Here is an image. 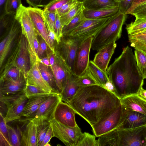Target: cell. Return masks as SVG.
I'll list each match as a JSON object with an SVG mask.
<instances>
[{"instance_id":"obj_48","label":"cell","mask_w":146,"mask_h":146,"mask_svg":"<svg viewBox=\"0 0 146 146\" xmlns=\"http://www.w3.org/2000/svg\"><path fill=\"white\" fill-rule=\"evenodd\" d=\"M56 13L55 12L44 11H43V15L44 20L54 31L56 19Z\"/></svg>"},{"instance_id":"obj_37","label":"cell","mask_w":146,"mask_h":146,"mask_svg":"<svg viewBox=\"0 0 146 146\" xmlns=\"http://www.w3.org/2000/svg\"><path fill=\"white\" fill-rule=\"evenodd\" d=\"M146 28V18L135 19L126 25V29L128 35L132 34Z\"/></svg>"},{"instance_id":"obj_33","label":"cell","mask_w":146,"mask_h":146,"mask_svg":"<svg viewBox=\"0 0 146 146\" xmlns=\"http://www.w3.org/2000/svg\"><path fill=\"white\" fill-rule=\"evenodd\" d=\"M0 146H11L7 123L4 117L0 113Z\"/></svg>"},{"instance_id":"obj_1","label":"cell","mask_w":146,"mask_h":146,"mask_svg":"<svg viewBox=\"0 0 146 146\" xmlns=\"http://www.w3.org/2000/svg\"><path fill=\"white\" fill-rule=\"evenodd\" d=\"M68 104L91 126L108 116L121 104L112 91L98 84L80 87Z\"/></svg>"},{"instance_id":"obj_29","label":"cell","mask_w":146,"mask_h":146,"mask_svg":"<svg viewBox=\"0 0 146 146\" xmlns=\"http://www.w3.org/2000/svg\"><path fill=\"white\" fill-rule=\"evenodd\" d=\"M82 3L83 8L95 10L119 6V1L115 0H85Z\"/></svg>"},{"instance_id":"obj_18","label":"cell","mask_w":146,"mask_h":146,"mask_svg":"<svg viewBox=\"0 0 146 146\" xmlns=\"http://www.w3.org/2000/svg\"><path fill=\"white\" fill-rule=\"evenodd\" d=\"M123 107L121 123L117 129H128L146 126V115L138 112L127 110Z\"/></svg>"},{"instance_id":"obj_45","label":"cell","mask_w":146,"mask_h":146,"mask_svg":"<svg viewBox=\"0 0 146 146\" xmlns=\"http://www.w3.org/2000/svg\"><path fill=\"white\" fill-rule=\"evenodd\" d=\"M79 2L76 0H70L56 10V12L60 17L74 7Z\"/></svg>"},{"instance_id":"obj_25","label":"cell","mask_w":146,"mask_h":146,"mask_svg":"<svg viewBox=\"0 0 146 146\" xmlns=\"http://www.w3.org/2000/svg\"><path fill=\"white\" fill-rule=\"evenodd\" d=\"M23 132H21V146H37V125L29 120Z\"/></svg>"},{"instance_id":"obj_5","label":"cell","mask_w":146,"mask_h":146,"mask_svg":"<svg viewBox=\"0 0 146 146\" xmlns=\"http://www.w3.org/2000/svg\"><path fill=\"white\" fill-rule=\"evenodd\" d=\"M15 18L20 24L22 33L27 40L31 66L36 61L40 60L36 52L34 45L35 37L38 33L31 19L27 7L22 4L15 15Z\"/></svg>"},{"instance_id":"obj_56","label":"cell","mask_w":146,"mask_h":146,"mask_svg":"<svg viewBox=\"0 0 146 146\" xmlns=\"http://www.w3.org/2000/svg\"><path fill=\"white\" fill-rule=\"evenodd\" d=\"M140 98L146 101V90L142 86L137 94Z\"/></svg>"},{"instance_id":"obj_10","label":"cell","mask_w":146,"mask_h":146,"mask_svg":"<svg viewBox=\"0 0 146 146\" xmlns=\"http://www.w3.org/2000/svg\"><path fill=\"white\" fill-rule=\"evenodd\" d=\"M4 31L7 35L0 44L1 68L10 52L14 40L22 32L21 25L15 17L9 21L1 32Z\"/></svg>"},{"instance_id":"obj_24","label":"cell","mask_w":146,"mask_h":146,"mask_svg":"<svg viewBox=\"0 0 146 146\" xmlns=\"http://www.w3.org/2000/svg\"><path fill=\"white\" fill-rule=\"evenodd\" d=\"M82 11L85 17L88 19L110 18L114 16L120 11L119 6L95 10H89L83 8Z\"/></svg>"},{"instance_id":"obj_28","label":"cell","mask_w":146,"mask_h":146,"mask_svg":"<svg viewBox=\"0 0 146 146\" xmlns=\"http://www.w3.org/2000/svg\"><path fill=\"white\" fill-rule=\"evenodd\" d=\"M76 76L73 74L68 80L60 94L62 101L68 103L72 99L80 88L75 82Z\"/></svg>"},{"instance_id":"obj_52","label":"cell","mask_w":146,"mask_h":146,"mask_svg":"<svg viewBox=\"0 0 146 146\" xmlns=\"http://www.w3.org/2000/svg\"><path fill=\"white\" fill-rule=\"evenodd\" d=\"M44 21L47 28L48 36L51 44L53 49L55 50L54 42L55 41H56L55 34L54 31L51 29L48 23L45 20Z\"/></svg>"},{"instance_id":"obj_32","label":"cell","mask_w":146,"mask_h":146,"mask_svg":"<svg viewBox=\"0 0 146 146\" xmlns=\"http://www.w3.org/2000/svg\"><path fill=\"white\" fill-rule=\"evenodd\" d=\"M48 67L40 62L39 68L42 77L50 86L53 92L58 93L54 76L53 74L50 72Z\"/></svg>"},{"instance_id":"obj_41","label":"cell","mask_w":146,"mask_h":146,"mask_svg":"<svg viewBox=\"0 0 146 146\" xmlns=\"http://www.w3.org/2000/svg\"><path fill=\"white\" fill-rule=\"evenodd\" d=\"M131 15L134 16L135 19L146 18V1L139 5L127 15Z\"/></svg>"},{"instance_id":"obj_59","label":"cell","mask_w":146,"mask_h":146,"mask_svg":"<svg viewBox=\"0 0 146 146\" xmlns=\"http://www.w3.org/2000/svg\"><path fill=\"white\" fill-rule=\"evenodd\" d=\"M34 45L35 51L37 54L39 46V41L37 39V36L35 37L34 42Z\"/></svg>"},{"instance_id":"obj_4","label":"cell","mask_w":146,"mask_h":146,"mask_svg":"<svg viewBox=\"0 0 146 146\" xmlns=\"http://www.w3.org/2000/svg\"><path fill=\"white\" fill-rule=\"evenodd\" d=\"M7 60L2 69L0 78L3 76L11 68L16 67L21 72L26 81L27 73L31 67L30 60L28 42L22 32Z\"/></svg>"},{"instance_id":"obj_55","label":"cell","mask_w":146,"mask_h":146,"mask_svg":"<svg viewBox=\"0 0 146 146\" xmlns=\"http://www.w3.org/2000/svg\"><path fill=\"white\" fill-rule=\"evenodd\" d=\"M146 1V0H133L131 5L125 14L127 15L128 13L132 11L137 5Z\"/></svg>"},{"instance_id":"obj_62","label":"cell","mask_w":146,"mask_h":146,"mask_svg":"<svg viewBox=\"0 0 146 146\" xmlns=\"http://www.w3.org/2000/svg\"><path fill=\"white\" fill-rule=\"evenodd\" d=\"M49 143H47L46 145H45V146H51L49 144Z\"/></svg>"},{"instance_id":"obj_50","label":"cell","mask_w":146,"mask_h":146,"mask_svg":"<svg viewBox=\"0 0 146 146\" xmlns=\"http://www.w3.org/2000/svg\"><path fill=\"white\" fill-rule=\"evenodd\" d=\"M133 0H121L119 2L120 11L125 14L131 7Z\"/></svg>"},{"instance_id":"obj_39","label":"cell","mask_w":146,"mask_h":146,"mask_svg":"<svg viewBox=\"0 0 146 146\" xmlns=\"http://www.w3.org/2000/svg\"><path fill=\"white\" fill-rule=\"evenodd\" d=\"M96 136L87 132L83 133L76 146H96Z\"/></svg>"},{"instance_id":"obj_46","label":"cell","mask_w":146,"mask_h":146,"mask_svg":"<svg viewBox=\"0 0 146 146\" xmlns=\"http://www.w3.org/2000/svg\"><path fill=\"white\" fill-rule=\"evenodd\" d=\"M24 92L27 97L36 94L49 93L46 92L37 86L27 84L24 90Z\"/></svg>"},{"instance_id":"obj_40","label":"cell","mask_w":146,"mask_h":146,"mask_svg":"<svg viewBox=\"0 0 146 146\" xmlns=\"http://www.w3.org/2000/svg\"><path fill=\"white\" fill-rule=\"evenodd\" d=\"M11 146H20L21 132L7 125Z\"/></svg>"},{"instance_id":"obj_11","label":"cell","mask_w":146,"mask_h":146,"mask_svg":"<svg viewBox=\"0 0 146 146\" xmlns=\"http://www.w3.org/2000/svg\"><path fill=\"white\" fill-rule=\"evenodd\" d=\"M123 107L120 105L111 113L91 126L96 137L117 129L120 125L123 116Z\"/></svg>"},{"instance_id":"obj_8","label":"cell","mask_w":146,"mask_h":146,"mask_svg":"<svg viewBox=\"0 0 146 146\" xmlns=\"http://www.w3.org/2000/svg\"><path fill=\"white\" fill-rule=\"evenodd\" d=\"M55 54L54 63L50 67L54 76L58 92L60 95L73 73L57 50L55 51Z\"/></svg>"},{"instance_id":"obj_60","label":"cell","mask_w":146,"mask_h":146,"mask_svg":"<svg viewBox=\"0 0 146 146\" xmlns=\"http://www.w3.org/2000/svg\"><path fill=\"white\" fill-rule=\"evenodd\" d=\"M144 146H146V126L144 132Z\"/></svg>"},{"instance_id":"obj_47","label":"cell","mask_w":146,"mask_h":146,"mask_svg":"<svg viewBox=\"0 0 146 146\" xmlns=\"http://www.w3.org/2000/svg\"><path fill=\"white\" fill-rule=\"evenodd\" d=\"M62 28L63 26L60 21V16L56 13L54 32L56 35V41L57 45L59 44L62 36Z\"/></svg>"},{"instance_id":"obj_27","label":"cell","mask_w":146,"mask_h":146,"mask_svg":"<svg viewBox=\"0 0 146 146\" xmlns=\"http://www.w3.org/2000/svg\"><path fill=\"white\" fill-rule=\"evenodd\" d=\"M96 146H119L118 130L115 129L98 137Z\"/></svg>"},{"instance_id":"obj_17","label":"cell","mask_w":146,"mask_h":146,"mask_svg":"<svg viewBox=\"0 0 146 146\" xmlns=\"http://www.w3.org/2000/svg\"><path fill=\"white\" fill-rule=\"evenodd\" d=\"M76 113L70 106L62 101L57 107L54 118L63 125L69 127H74L78 126L75 118Z\"/></svg>"},{"instance_id":"obj_34","label":"cell","mask_w":146,"mask_h":146,"mask_svg":"<svg viewBox=\"0 0 146 146\" xmlns=\"http://www.w3.org/2000/svg\"><path fill=\"white\" fill-rule=\"evenodd\" d=\"M134 55L139 70L144 79H146V53L135 49Z\"/></svg>"},{"instance_id":"obj_36","label":"cell","mask_w":146,"mask_h":146,"mask_svg":"<svg viewBox=\"0 0 146 146\" xmlns=\"http://www.w3.org/2000/svg\"><path fill=\"white\" fill-rule=\"evenodd\" d=\"M83 3L79 2L77 5L68 12L60 17L63 27L67 25L82 9Z\"/></svg>"},{"instance_id":"obj_57","label":"cell","mask_w":146,"mask_h":146,"mask_svg":"<svg viewBox=\"0 0 146 146\" xmlns=\"http://www.w3.org/2000/svg\"><path fill=\"white\" fill-rule=\"evenodd\" d=\"M131 46L133 47L135 49L140 50L146 53V44H131Z\"/></svg>"},{"instance_id":"obj_19","label":"cell","mask_w":146,"mask_h":146,"mask_svg":"<svg viewBox=\"0 0 146 146\" xmlns=\"http://www.w3.org/2000/svg\"><path fill=\"white\" fill-rule=\"evenodd\" d=\"M40 62V60H36L31 66L27 74V84L37 86L48 93H54L50 86L45 80L41 74L39 68Z\"/></svg>"},{"instance_id":"obj_53","label":"cell","mask_w":146,"mask_h":146,"mask_svg":"<svg viewBox=\"0 0 146 146\" xmlns=\"http://www.w3.org/2000/svg\"><path fill=\"white\" fill-rule=\"evenodd\" d=\"M53 137V132L51 123L40 146H45L47 143L49 142L51 138Z\"/></svg>"},{"instance_id":"obj_6","label":"cell","mask_w":146,"mask_h":146,"mask_svg":"<svg viewBox=\"0 0 146 146\" xmlns=\"http://www.w3.org/2000/svg\"><path fill=\"white\" fill-rule=\"evenodd\" d=\"M113 17L100 19H86L77 27L65 36H68L73 40L82 41L94 36Z\"/></svg>"},{"instance_id":"obj_49","label":"cell","mask_w":146,"mask_h":146,"mask_svg":"<svg viewBox=\"0 0 146 146\" xmlns=\"http://www.w3.org/2000/svg\"><path fill=\"white\" fill-rule=\"evenodd\" d=\"M53 0H26L30 6L38 8L39 7H45Z\"/></svg>"},{"instance_id":"obj_44","label":"cell","mask_w":146,"mask_h":146,"mask_svg":"<svg viewBox=\"0 0 146 146\" xmlns=\"http://www.w3.org/2000/svg\"><path fill=\"white\" fill-rule=\"evenodd\" d=\"M70 0H53L44 8V11L55 12L56 10Z\"/></svg>"},{"instance_id":"obj_7","label":"cell","mask_w":146,"mask_h":146,"mask_svg":"<svg viewBox=\"0 0 146 146\" xmlns=\"http://www.w3.org/2000/svg\"><path fill=\"white\" fill-rule=\"evenodd\" d=\"M28 100L24 92L17 94L0 95V101L5 104L7 111L4 117L7 122L19 119L22 116L23 111Z\"/></svg>"},{"instance_id":"obj_61","label":"cell","mask_w":146,"mask_h":146,"mask_svg":"<svg viewBox=\"0 0 146 146\" xmlns=\"http://www.w3.org/2000/svg\"><path fill=\"white\" fill-rule=\"evenodd\" d=\"M78 2L83 3L85 0H76Z\"/></svg>"},{"instance_id":"obj_14","label":"cell","mask_w":146,"mask_h":146,"mask_svg":"<svg viewBox=\"0 0 146 146\" xmlns=\"http://www.w3.org/2000/svg\"><path fill=\"white\" fill-rule=\"evenodd\" d=\"M62 101L60 94L55 93L40 106L36 111L27 119H35L50 121L54 118L56 109Z\"/></svg>"},{"instance_id":"obj_15","label":"cell","mask_w":146,"mask_h":146,"mask_svg":"<svg viewBox=\"0 0 146 146\" xmlns=\"http://www.w3.org/2000/svg\"><path fill=\"white\" fill-rule=\"evenodd\" d=\"M82 42L73 40L67 36H62L58 45L57 51L72 71L76 51Z\"/></svg>"},{"instance_id":"obj_58","label":"cell","mask_w":146,"mask_h":146,"mask_svg":"<svg viewBox=\"0 0 146 146\" xmlns=\"http://www.w3.org/2000/svg\"><path fill=\"white\" fill-rule=\"evenodd\" d=\"M40 62H42L48 67L50 66V63L49 58L47 55V56L45 57L42 59H40Z\"/></svg>"},{"instance_id":"obj_9","label":"cell","mask_w":146,"mask_h":146,"mask_svg":"<svg viewBox=\"0 0 146 146\" xmlns=\"http://www.w3.org/2000/svg\"><path fill=\"white\" fill-rule=\"evenodd\" d=\"M53 137L59 139L66 146H76L83 133L78 125L74 127L63 125L54 118L50 121Z\"/></svg>"},{"instance_id":"obj_23","label":"cell","mask_w":146,"mask_h":146,"mask_svg":"<svg viewBox=\"0 0 146 146\" xmlns=\"http://www.w3.org/2000/svg\"><path fill=\"white\" fill-rule=\"evenodd\" d=\"M121 100V104L126 110L138 112L146 115V101L137 95L129 96Z\"/></svg>"},{"instance_id":"obj_38","label":"cell","mask_w":146,"mask_h":146,"mask_svg":"<svg viewBox=\"0 0 146 146\" xmlns=\"http://www.w3.org/2000/svg\"><path fill=\"white\" fill-rule=\"evenodd\" d=\"M131 44H146V28L134 33L128 35Z\"/></svg>"},{"instance_id":"obj_22","label":"cell","mask_w":146,"mask_h":146,"mask_svg":"<svg viewBox=\"0 0 146 146\" xmlns=\"http://www.w3.org/2000/svg\"><path fill=\"white\" fill-rule=\"evenodd\" d=\"M55 93L36 94L27 97L28 100L23 111L22 116L27 118L31 117L41 104Z\"/></svg>"},{"instance_id":"obj_21","label":"cell","mask_w":146,"mask_h":146,"mask_svg":"<svg viewBox=\"0 0 146 146\" xmlns=\"http://www.w3.org/2000/svg\"><path fill=\"white\" fill-rule=\"evenodd\" d=\"M26 81L23 76L17 80H6L0 81V95L7 96L23 92Z\"/></svg>"},{"instance_id":"obj_63","label":"cell","mask_w":146,"mask_h":146,"mask_svg":"<svg viewBox=\"0 0 146 146\" xmlns=\"http://www.w3.org/2000/svg\"><path fill=\"white\" fill-rule=\"evenodd\" d=\"M115 0L117 1H119V2L121 0Z\"/></svg>"},{"instance_id":"obj_2","label":"cell","mask_w":146,"mask_h":146,"mask_svg":"<svg viewBox=\"0 0 146 146\" xmlns=\"http://www.w3.org/2000/svg\"><path fill=\"white\" fill-rule=\"evenodd\" d=\"M106 73L113 92L120 100L137 95L144 84V78L138 68L134 54L129 46L107 69Z\"/></svg>"},{"instance_id":"obj_54","label":"cell","mask_w":146,"mask_h":146,"mask_svg":"<svg viewBox=\"0 0 146 146\" xmlns=\"http://www.w3.org/2000/svg\"><path fill=\"white\" fill-rule=\"evenodd\" d=\"M7 0H0V18L6 13L5 11V6Z\"/></svg>"},{"instance_id":"obj_3","label":"cell","mask_w":146,"mask_h":146,"mask_svg":"<svg viewBox=\"0 0 146 146\" xmlns=\"http://www.w3.org/2000/svg\"><path fill=\"white\" fill-rule=\"evenodd\" d=\"M126 15L120 11L93 36L91 46L92 50L98 51L121 37Z\"/></svg>"},{"instance_id":"obj_31","label":"cell","mask_w":146,"mask_h":146,"mask_svg":"<svg viewBox=\"0 0 146 146\" xmlns=\"http://www.w3.org/2000/svg\"><path fill=\"white\" fill-rule=\"evenodd\" d=\"M86 19L82 10L67 25L63 27L62 31V36H66L69 34Z\"/></svg>"},{"instance_id":"obj_26","label":"cell","mask_w":146,"mask_h":146,"mask_svg":"<svg viewBox=\"0 0 146 146\" xmlns=\"http://www.w3.org/2000/svg\"><path fill=\"white\" fill-rule=\"evenodd\" d=\"M88 69L98 85L107 88L108 86H112L106 73L98 68L92 61H90Z\"/></svg>"},{"instance_id":"obj_13","label":"cell","mask_w":146,"mask_h":146,"mask_svg":"<svg viewBox=\"0 0 146 146\" xmlns=\"http://www.w3.org/2000/svg\"><path fill=\"white\" fill-rule=\"evenodd\" d=\"M146 126L128 129H118L119 146H144Z\"/></svg>"},{"instance_id":"obj_42","label":"cell","mask_w":146,"mask_h":146,"mask_svg":"<svg viewBox=\"0 0 146 146\" xmlns=\"http://www.w3.org/2000/svg\"><path fill=\"white\" fill-rule=\"evenodd\" d=\"M23 76L18 68L13 67L10 69L3 76L0 78V81L6 80H18Z\"/></svg>"},{"instance_id":"obj_30","label":"cell","mask_w":146,"mask_h":146,"mask_svg":"<svg viewBox=\"0 0 146 146\" xmlns=\"http://www.w3.org/2000/svg\"><path fill=\"white\" fill-rule=\"evenodd\" d=\"M32 120L37 125V146H40L51 125L50 121L32 119H28Z\"/></svg>"},{"instance_id":"obj_12","label":"cell","mask_w":146,"mask_h":146,"mask_svg":"<svg viewBox=\"0 0 146 146\" xmlns=\"http://www.w3.org/2000/svg\"><path fill=\"white\" fill-rule=\"evenodd\" d=\"M93 36L90 37L80 44L76 53L72 70L73 74L79 76L87 69L90 62L89 55Z\"/></svg>"},{"instance_id":"obj_20","label":"cell","mask_w":146,"mask_h":146,"mask_svg":"<svg viewBox=\"0 0 146 146\" xmlns=\"http://www.w3.org/2000/svg\"><path fill=\"white\" fill-rule=\"evenodd\" d=\"M115 42L113 41L99 50L93 61L98 68L105 72L117 46Z\"/></svg>"},{"instance_id":"obj_51","label":"cell","mask_w":146,"mask_h":146,"mask_svg":"<svg viewBox=\"0 0 146 146\" xmlns=\"http://www.w3.org/2000/svg\"><path fill=\"white\" fill-rule=\"evenodd\" d=\"M48 45L45 41L42 38L39 42V46L37 52L38 56L41 59L47 50Z\"/></svg>"},{"instance_id":"obj_16","label":"cell","mask_w":146,"mask_h":146,"mask_svg":"<svg viewBox=\"0 0 146 146\" xmlns=\"http://www.w3.org/2000/svg\"><path fill=\"white\" fill-rule=\"evenodd\" d=\"M27 8L31 19L38 33L45 41L50 50L55 52V51L52 48L49 39L43 15V10L30 6L27 7Z\"/></svg>"},{"instance_id":"obj_35","label":"cell","mask_w":146,"mask_h":146,"mask_svg":"<svg viewBox=\"0 0 146 146\" xmlns=\"http://www.w3.org/2000/svg\"><path fill=\"white\" fill-rule=\"evenodd\" d=\"M75 82L80 87L98 84L88 68L81 76L78 77L76 76Z\"/></svg>"},{"instance_id":"obj_43","label":"cell","mask_w":146,"mask_h":146,"mask_svg":"<svg viewBox=\"0 0 146 146\" xmlns=\"http://www.w3.org/2000/svg\"><path fill=\"white\" fill-rule=\"evenodd\" d=\"M21 4V0H7L5 6L6 13L16 15Z\"/></svg>"}]
</instances>
